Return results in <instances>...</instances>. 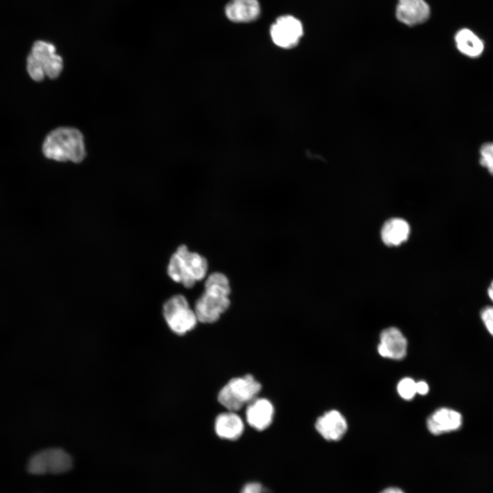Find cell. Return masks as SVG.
<instances>
[{"label":"cell","mask_w":493,"mask_h":493,"mask_svg":"<svg viewBox=\"0 0 493 493\" xmlns=\"http://www.w3.org/2000/svg\"><path fill=\"white\" fill-rule=\"evenodd\" d=\"M163 314L169 328L179 335L193 329L198 322L194 310L181 294L174 295L165 302Z\"/></svg>","instance_id":"6"},{"label":"cell","mask_w":493,"mask_h":493,"mask_svg":"<svg viewBox=\"0 0 493 493\" xmlns=\"http://www.w3.org/2000/svg\"><path fill=\"white\" fill-rule=\"evenodd\" d=\"M379 493H405L401 489L396 487H390L384 489Z\"/></svg>","instance_id":"23"},{"label":"cell","mask_w":493,"mask_h":493,"mask_svg":"<svg viewBox=\"0 0 493 493\" xmlns=\"http://www.w3.org/2000/svg\"><path fill=\"white\" fill-rule=\"evenodd\" d=\"M72 467V459L64 450L49 448L34 455L28 463V470L36 475L65 472Z\"/></svg>","instance_id":"7"},{"label":"cell","mask_w":493,"mask_h":493,"mask_svg":"<svg viewBox=\"0 0 493 493\" xmlns=\"http://www.w3.org/2000/svg\"><path fill=\"white\" fill-rule=\"evenodd\" d=\"M479 164L493 176V142L483 143L479 149Z\"/></svg>","instance_id":"18"},{"label":"cell","mask_w":493,"mask_h":493,"mask_svg":"<svg viewBox=\"0 0 493 493\" xmlns=\"http://www.w3.org/2000/svg\"><path fill=\"white\" fill-rule=\"evenodd\" d=\"M407 347V340L397 328L389 327L380 333V342L377 349L382 357L401 360L406 355Z\"/></svg>","instance_id":"9"},{"label":"cell","mask_w":493,"mask_h":493,"mask_svg":"<svg viewBox=\"0 0 493 493\" xmlns=\"http://www.w3.org/2000/svg\"><path fill=\"white\" fill-rule=\"evenodd\" d=\"M63 68V60L55 47L44 40L36 41L27 59V70L32 79L42 81L45 76L57 78Z\"/></svg>","instance_id":"4"},{"label":"cell","mask_w":493,"mask_h":493,"mask_svg":"<svg viewBox=\"0 0 493 493\" xmlns=\"http://www.w3.org/2000/svg\"><path fill=\"white\" fill-rule=\"evenodd\" d=\"M462 414L452 409L442 407L435 411L427 419L428 430L433 435H440L460 429Z\"/></svg>","instance_id":"10"},{"label":"cell","mask_w":493,"mask_h":493,"mask_svg":"<svg viewBox=\"0 0 493 493\" xmlns=\"http://www.w3.org/2000/svg\"><path fill=\"white\" fill-rule=\"evenodd\" d=\"M480 317L488 332L493 336V305L483 307Z\"/></svg>","instance_id":"20"},{"label":"cell","mask_w":493,"mask_h":493,"mask_svg":"<svg viewBox=\"0 0 493 493\" xmlns=\"http://www.w3.org/2000/svg\"><path fill=\"white\" fill-rule=\"evenodd\" d=\"M317 431L328 441L340 440L347 430L344 417L336 410H331L320 416L315 424Z\"/></svg>","instance_id":"12"},{"label":"cell","mask_w":493,"mask_h":493,"mask_svg":"<svg viewBox=\"0 0 493 493\" xmlns=\"http://www.w3.org/2000/svg\"><path fill=\"white\" fill-rule=\"evenodd\" d=\"M429 15V6L424 0H399L396 16L405 25L412 26L422 23Z\"/></svg>","instance_id":"11"},{"label":"cell","mask_w":493,"mask_h":493,"mask_svg":"<svg viewBox=\"0 0 493 493\" xmlns=\"http://www.w3.org/2000/svg\"><path fill=\"white\" fill-rule=\"evenodd\" d=\"M416 393L424 395L429 392V385L425 381H418L416 384Z\"/></svg>","instance_id":"22"},{"label":"cell","mask_w":493,"mask_h":493,"mask_svg":"<svg viewBox=\"0 0 493 493\" xmlns=\"http://www.w3.org/2000/svg\"><path fill=\"white\" fill-rule=\"evenodd\" d=\"M270 34L273 42L284 49L296 47L303 34L299 20L290 15L279 16L270 26Z\"/></svg>","instance_id":"8"},{"label":"cell","mask_w":493,"mask_h":493,"mask_svg":"<svg viewBox=\"0 0 493 493\" xmlns=\"http://www.w3.org/2000/svg\"><path fill=\"white\" fill-rule=\"evenodd\" d=\"M487 292H488V297L493 302V279L490 282V283L488 288Z\"/></svg>","instance_id":"24"},{"label":"cell","mask_w":493,"mask_h":493,"mask_svg":"<svg viewBox=\"0 0 493 493\" xmlns=\"http://www.w3.org/2000/svg\"><path fill=\"white\" fill-rule=\"evenodd\" d=\"M42 152L49 159L79 163L86 154L84 136L76 128L58 127L46 136Z\"/></svg>","instance_id":"2"},{"label":"cell","mask_w":493,"mask_h":493,"mask_svg":"<svg viewBox=\"0 0 493 493\" xmlns=\"http://www.w3.org/2000/svg\"><path fill=\"white\" fill-rule=\"evenodd\" d=\"M207 271V259L197 252L190 251L184 244L178 246L171 255L167 267L170 278L186 288H191L197 281L203 280Z\"/></svg>","instance_id":"3"},{"label":"cell","mask_w":493,"mask_h":493,"mask_svg":"<svg viewBox=\"0 0 493 493\" xmlns=\"http://www.w3.org/2000/svg\"><path fill=\"white\" fill-rule=\"evenodd\" d=\"M263 488L258 483H249L241 491V493H262Z\"/></svg>","instance_id":"21"},{"label":"cell","mask_w":493,"mask_h":493,"mask_svg":"<svg viewBox=\"0 0 493 493\" xmlns=\"http://www.w3.org/2000/svg\"><path fill=\"white\" fill-rule=\"evenodd\" d=\"M416 382L411 378L401 379L397 385L399 394L405 400L412 399L416 393Z\"/></svg>","instance_id":"19"},{"label":"cell","mask_w":493,"mask_h":493,"mask_svg":"<svg viewBox=\"0 0 493 493\" xmlns=\"http://www.w3.org/2000/svg\"><path fill=\"white\" fill-rule=\"evenodd\" d=\"M241 418L234 412L220 414L215 420L214 429L218 437L229 440L239 438L244 431Z\"/></svg>","instance_id":"15"},{"label":"cell","mask_w":493,"mask_h":493,"mask_svg":"<svg viewBox=\"0 0 493 493\" xmlns=\"http://www.w3.org/2000/svg\"><path fill=\"white\" fill-rule=\"evenodd\" d=\"M261 388L260 383L251 375L234 377L221 388L218 401L229 411H238L256 399Z\"/></svg>","instance_id":"5"},{"label":"cell","mask_w":493,"mask_h":493,"mask_svg":"<svg viewBox=\"0 0 493 493\" xmlns=\"http://www.w3.org/2000/svg\"><path fill=\"white\" fill-rule=\"evenodd\" d=\"M225 10L230 21L249 23L257 18L260 13V6L257 0H230Z\"/></svg>","instance_id":"14"},{"label":"cell","mask_w":493,"mask_h":493,"mask_svg":"<svg viewBox=\"0 0 493 493\" xmlns=\"http://www.w3.org/2000/svg\"><path fill=\"white\" fill-rule=\"evenodd\" d=\"M455 40L460 53L471 58L479 57L484 50V44L471 30L464 28L457 32Z\"/></svg>","instance_id":"17"},{"label":"cell","mask_w":493,"mask_h":493,"mask_svg":"<svg viewBox=\"0 0 493 493\" xmlns=\"http://www.w3.org/2000/svg\"><path fill=\"white\" fill-rule=\"evenodd\" d=\"M273 405L266 399H255L249 403L246 409L248 424L257 431L268 428L273 422Z\"/></svg>","instance_id":"13"},{"label":"cell","mask_w":493,"mask_h":493,"mask_svg":"<svg viewBox=\"0 0 493 493\" xmlns=\"http://www.w3.org/2000/svg\"><path fill=\"white\" fill-rule=\"evenodd\" d=\"M410 232L409 224L403 219L394 218L388 220L381 229V238L388 246H398L407 240Z\"/></svg>","instance_id":"16"},{"label":"cell","mask_w":493,"mask_h":493,"mask_svg":"<svg viewBox=\"0 0 493 493\" xmlns=\"http://www.w3.org/2000/svg\"><path fill=\"white\" fill-rule=\"evenodd\" d=\"M230 282L220 272L210 274L204 283V292L197 300L194 312L198 321L213 323L217 321L230 306Z\"/></svg>","instance_id":"1"}]
</instances>
